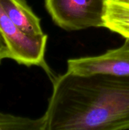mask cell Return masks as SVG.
I'll return each mask as SVG.
<instances>
[{"label":"cell","mask_w":129,"mask_h":130,"mask_svg":"<svg viewBox=\"0 0 129 130\" xmlns=\"http://www.w3.org/2000/svg\"><path fill=\"white\" fill-rule=\"evenodd\" d=\"M45 130L129 129V76L55 77L43 115Z\"/></svg>","instance_id":"obj_1"},{"label":"cell","mask_w":129,"mask_h":130,"mask_svg":"<svg viewBox=\"0 0 129 130\" xmlns=\"http://www.w3.org/2000/svg\"><path fill=\"white\" fill-rule=\"evenodd\" d=\"M106 0H45L54 23L66 30L103 27Z\"/></svg>","instance_id":"obj_2"},{"label":"cell","mask_w":129,"mask_h":130,"mask_svg":"<svg viewBox=\"0 0 129 130\" xmlns=\"http://www.w3.org/2000/svg\"><path fill=\"white\" fill-rule=\"evenodd\" d=\"M0 32L8 46L10 59L20 65L40 66L48 69L45 53L48 36H30L23 32L0 5Z\"/></svg>","instance_id":"obj_3"},{"label":"cell","mask_w":129,"mask_h":130,"mask_svg":"<svg viewBox=\"0 0 129 130\" xmlns=\"http://www.w3.org/2000/svg\"><path fill=\"white\" fill-rule=\"evenodd\" d=\"M68 72L77 75L109 74L129 76V40L120 47L109 50L105 53L70 59L67 61Z\"/></svg>","instance_id":"obj_4"},{"label":"cell","mask_w":129,"mask_h":130,"mask_svg":"<svg viewBox=\"0 0 129 130\" xmlns=\"http://www.w3.org/2000/svg\"><path fill=\"white\" fill-rule=\"evenodd\" d=\"M0 5L8 18L25 34L34 37L44 34L40 18L25 0H0Z\"/></svg>","instance_id":"obj_5"},{"label":"cell","mask_w":129,"mask_h":130,"mask_svg":"<svg viewBox=\"0 0 129 130\" xmlns=\"http://www.w3.org/2000/svg\"><path fill=\"white\" fill-rule=\"evenodd\" d=\"M103 27L129 40V2L106 0Z\"/></svg>","instance_id":"obj_6"},{"label":"cell","mask_w":129,"mask_h":130,"mask_svg":"<svg viewBox=\"0 0 129 130\" xmlns=\"http://www.w3.org/2000/svg\"><path fill=\"white\" fill-rule=\"evenodd\" d=\"M0 130H45L44 117L30 119L0 112Z\"/></svg>","instance_id":"obj_7"},{"label":"cell","mask_w":129,"mask_h":130,"mask_svg":"<svg viewBox=\"0 0 129 130\" xmlns=\"http://www.w3.org/2000/svg\"><path fill=\"white\" fill-rule=\"evenodd\" d=\"M5 59H10V53L5 40L0 32V65Z\"/></svg>","instance_id":"obj_8"},{"label":"cell","mask_w":129,"mask_h":130,"mask_svg":"<svg viewBox=\"0 0 129 130\" xmlns=\"http://www.w3.org/2000/svg\"><path fill=\"white\" fill-rule=\"evenodd\" d=\"M121 1H125V2H129V0H121Z\"/></svg>","instance_id":"obj_9"}]
</instances>
